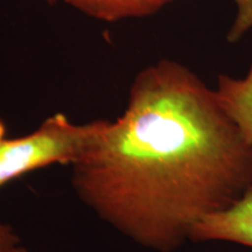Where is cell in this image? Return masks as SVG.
I'll list each match as a JSON object with an SVG mask.
<instances>
[{"label":"cell","mask_w":252,"mask_h":252,"mask_svg":"<svg viewBox=\"0 0 252 252\" xmlns=\"http://www.w3.org/2000/svg\"><path fill=\"white\" fill-rule=\"evenodd\" d=\"M108 121L74 124L62 113L47 118L33 133L0 145V187L52 163L77 161L93 146Z\"/></svg>","instance_id":"obj_2"},{"label":"cell","mask_w":252,"mask_h":252,"mask_svg":"<svg viewBox=\"0 0 252 252\" xmlns=\"http://www.w3.org/2000/svg\"><path fill=\"white\" fill-rule=\"evenodd\" d=\"M237 5V17L228 34L230 42H236L252 27V0H234Z\"/></svg>","instance_id":"obj_6"},{"label":"cell","mask_w":252,"mask_h":252,"mask_svg":"<svg viewBox=\"0 0 252 252\" xmlns=\"http://www.w3.org/2000/svg\"><path fill=\"white\" fill-rule=\"evenodd\" d=\"M48 1L50 2V4H55V2H56V0H48Z\"/></svg>","instance_id":"obj_9"},{"label":"cell","mask_w":252,"mask_h":252,"mask_svg":"<svg viewBox=\"0 0 252 252\" xmlns=\"http://www.w3.org/2000/svg\"><path fill=\"white\" fill-rule=\"evenodd\" d=\"M215 91L220 105L252 144V63L243 78L220 75Z\"/></svg>","instance_id":"obj_4"},{"label":"cell","mask_w":252,"mask_h":252,"mask_svg":"<svg viewBox=\"0 0 252 252\" xmlns=\"http://www.w3.org/2000/svg\"><path fill=\"white\" fill-rule=\"evenodd\" d=\"M0 252H24L12 229L0 224Z\"/></svg>","instance_id":"obj_7"},{"label":"cell","mask_w":252,"mask_h":252,"mask_svg":"<svg viewBox=\"0 0 252 252\" xmlns=\"http://www.w3.org/2000/svg\"><path fill=\"white\" fill-rule=\"evenodd\" d=\"M5 139H6V125L5 123L2 122V119L0 118V145H1V143Z\"/></svg>","instance_id":"obj_8"},{"label":"cell","mask_w":252,"mask_h":252,"mask_svg":"<svg viewBox=\"0 0 252 252\" xmlns=\"http://www.w3.org/2000/svg\"><path fill=\"white\" fill-rule=\"evenodd\" d=\"M78 197L113 228L171 251L252 186V144L216 91L172 60L141 70L121 117L72 163Z\"/></svg>","instance_id":"obj_1"},{"label":"cell","mask_w":252,"mask_h":252,"mask_svg":"<svg viewBox=\"0 0 252 252\" xmlns=\"http://www.w3.org/2000/svg\"><path fill=\"white\" fill-rule=\"evenodd\" d=\"M172 0H63L87 17L106 23L143 18L159 11Z\"/></svg>","instance_id":"obj_5"},{"label":"cell","mask_w":252,"mask_h":252,"mask_svg":"<svg viewBox=\"0 0 252 252\" xmlns=\"http://www.w3.org/2000/svg\"><path fill=\"white\" fill-rule=\"evenodd\" d=\"M190 239L231 242L252 248V186L232 207L198 220L191 229Z\"/></svg>","instance_id":"obj_3"}]
</instances>
